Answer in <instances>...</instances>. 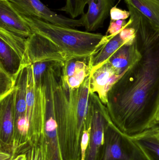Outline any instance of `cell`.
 Returning a JSON list of instances; mask_svg holds the SVG:
<instances>
[{
  "label": "cell",
  "instance_id": "14",
  "mask_svg": "<svg viewBox=\"0 0 159 160\" xmlns=\"http://www.w3.org/2000/svg\"><path fill=\"white\" fill-rule=\"evenodd\" d=\"M135 42L132 44H125L119 49L108 60L117 76L121 77L132 65L137 55Z\"/></svg>",
  "mask_w": 159,
  "mask_h": 160
},
{
  "label": "cell",
  "instance_id": "2",
  "mask_svg": "<svg viewBox=\"0 0 159 160\" xmlns=\"http://www.w3.org/2000/svg\"><path fill=\"white\" fill-rule=\"evenodd\" d=\"M63 65L54 89L58 140L63 160H81L80 142L89 114L90 75L80 87L72 89L62 75Z\"/></svg>",
  "mask_w": 159,
  "mask_h": 160
},
{
  "label": "cell",
  "instance_id": "27",
  "mask_svg": "<svg viewBox=\"0 0 159 160\" xmlns=\"http://www.w3.org/2000/svg\"><path fill=\"white\" fill-rule=\"evenodd\" d=\"M110 18L112 21H116L119 20H125L130 17L129 11L123 10L116 6H114L110 10Z\"/></svg>",
  "mask_w": 159,
  "mask_h": 160
},
{
  "label": "cell",
  "instance_id": "4",
  "mask_svg": "<svg viewBox=\"0 0 159 160\" xmlns=\"http://www.w3.org/2000/svg\"><path fill=\"white\" fill-rule=\"evenodd\" d=\"M101 160H149L133 137L121 132L109 118Z\"/></svg>",
  "mask_w": 159,
  "mask_h": 160
},
{
  "label": "cell",
  "instance_id": "32",
  "mask_svg": "<svg viewBox=\"0 0 159 160\" xmlns=\"http://www.w3.org/2000/svg\"><path fill=\"white\" fill-rule=\"evenodd\" d=\"M156 118H157V121H159V102L158 108L157 112V117H156Z\"/></svg>",
  "mask_w": 159,
  "mask_h": 160
},
{
  "label": "cell",
  "instance_id": "18",
  "mask_svg": "<svg viewBox=\"0 0 159 160\" xmlns=\"http://www.w3.org/2000/svg\"><path fill=\"white\" fill-rule=\"evenodd\" d=\"M149 160H159V138L154 132H145L133 137Z\"/></svg>",
  "mask_w": 159,
  "mask_h": 160
},
{
  "label": "cell",
  "instance_id": "31",
  "mask_svg": "<svg viewBox=\"0 0 159 160\" xmlns=\"http://www.w3.org/2000/svg\"><path fill=\"white\" fill-rule=\"evenodd\" d=\"M150 130L152 131L155 132H159V122L155 123V125Z\"/></svg>",
  "mask_w": 159,
  "mask_h": 160
},
{
  "label": "cell",
  "instance_id": "24",
  "mask_svg": "<svg viewBox=\"0 0 159 160\" xmlns=\"http://www.w3.org/2000/svg\"><path fill=\"white\" fill-rule=\"evenodd\" d=\"M89 0H66L65 4L59 9L70 15L71 18L76 19L85 13L84 9Z\"/></svg>",
  "mask_w": 159,
  "mask_h": 160
},
{
  "label": "cell",
  "instance_id": "13",
  "mask_svg": "<svg viewBox=\"0 0 159 160\" xmlns=\"http://www.w3.org/2000/svg\"><path fill=\"white\" fill-rule=\"evenodd\" d=\"M119 33L115 36H104L91 56L88 58L91 73L106 63L119 49L125 45Z\"/></svg>",
  "mask_w": 159,
  "mask_h": 160
},
{
  "label": "cell",
  "instance_id": "8",
  "mask_svg": "<svg viewBox=\"0 0 159 160\" xmlns=\"http://www.w3.org/2000/svg\"><path fill=\"white\" fill-rule=\"evenodd\" d=\"M29 61L31 65L38 62L64 63L70 58L51 41L36 32L27 38Z\"/></svg>",
  "mask_w": 159,
  "mask_h": 160
},
{
  "label": "cell",
  "instance_id": "15",
  "mask_svg": "<svg viewBox=\"0 0 159 160\" xmlns=\"http://www.w3.org/2000/svg\"><path fill=\"white\" fill-rule=\"evenodd\" d=\"M0 39L5 42L17 54L22 69L31 65L28 55L27 38L0 28Z\"/></svg>",
  "mask_w": 159,
  "mask_h": 160
},
{
  "label": "cell",
  "instance_id": "12",
  "mask_svg": "<svg viewBox=\"0 0 159 160\" xmlns=\"http://www.w3.org/2000/svg\"><path fill=\"white\" fill-rule=\"evenodd\" d=\"M16 88L9 95L0 100V131L1 143L9 145L15 133Z\"/></svg>",
  "mask_w": 159,
  "mask_h": 160
},
{
  "label": "cell",
  "instance_id": "22",
  "mask_svg": "<svg viewBox=\"0 0 159 160\" xmlns=\"http://www.w3.org/2000/svg\"><path fill=\"white\" fill-rule=\"evenodd\" d=\"M16 80L0 65V100L15 90Z\"/></svg>",
  "mask_w": 159,
  "mask_h": 160
},
{
  "label": "cell",
  "instance_id": "28",
  "mask_svg": "<svg viewBox=\"0 0 159 160\" xmlns=\"http://www.w3.org/2000/svg\"><path fill=\"white\" fill-rule=\"evenodd\" d=\"M129 22L127 26L122 27V26H120V25L118 24L116 21H110V24H109V27H108L105 35L110 36L116 35L117 34L119 33L124 28L130 25L132 22L131 20L130 19L129 20Z\"/></svg>",
  "mask_w": 159,
  "mask_h": 160
},
{
  "label": "cell",
  "instance_id": "26",
  "mask_svg": "<svg viewBox=\"0 0 159 160\" xmlns=\"http://www.w3.org/2000/svg\"><path fill=\"white\" fill-rule=\"evenodd\" d=\"M119 35L125 44H132L135 40L136 32L134 28L129 25L124 28L119 33Z\"/></svg>",
  "mask_w": 159,
  "mask_h": 160
},
{
  "label": "cell",
  "instance_id": "9",
  "mask_svg": "<svg viewBox=\"0 0 159 160\" xmlns=\"http://www.w3.org/2000/svg\"><path fill=\"white\" fill-rule=\"evenodd\" d=\"M0 28L26 38L34 33L8 0H0Z\"/></svg>",
  "mask_w": 159,
  "mask_h": 160
},
{
  "label": "cell",
  "instance_id": "11",
  "mask_svg": "<svg viewBox=\"0 0 159 160\" xmlns=\"http://www.w3.org/2000/svg\"><path fill=\"white\" fill-rule=\"evenodd\" d=\"M115 0H89L87 11L80 18L86 32H94L103 26Z\"/></svg>",
  "mask_w": 159,
  "mask_h": 160
},
{
  "label": "cell",
  "instance_id": "25",
  "mask_svg": "<svg viewBox=\"0 0 159 160\" xmlns=\"http://www.w3.org/2000/svg\"><path fill=\"white\" fill-rule=\"evenodd\" d=\"M58 62L47 61L38 62L32 64L33 73L34 77L35 82L36 85H41L43 82L44 75L46 71L51 67L58 63Z\"/></svg>",
  "mask_w": 159,
  "mask_h": 160
},
{
  "label": "cell",
  "instance_id": "30",
  "mask_svg": "<svg viewBox=\"0 0 159 160\" xmlns=\"http://www.w3.org/2000/svg\"><path fill=\"white\" fill-rule=\"evenodd\" d=\"M11 159V157L10 154L1 150L0 160H10Z\"/></svg>",
  "mask_w": 159,
  "mask_h": 160
},
{
  "label": "cell",
  "instance_id": "3",
  "mask_svg": "<svg viewBox=\"0 0 159 160\" xmlns=\"http://www.w3.org/2000/svg\"><path fill=\"white\" fill-rule=\"evenodd\" d=\"M20 15L34 32L51 41L64 52L70 59L90 57L104 36L58 26L35 17Z\"/></svg>",
  "mask_w": 159,
  "mask_h": 160
},
{
  "label": "cell",
  "instance_id": "1",
  "mask_svg": "<svg viewBox=\"0 0 159 160\" xmlns=\"http://www.w3.org/2000/svg\"><path fill=\"white\" fill-rule=\"evenodd\" d=\"M137 48L135 61L111 88L105 105L113 124L133 137L153 127L159 102V28L128 6Z\"/></svg>",
  "mask_w": 159,
  "mask_h": 160
},
{
  "label": "cell",
  "instance_id": "5",
  "mask_svg": "<svg viewBox=\"0 0 159 160\" xmlns=\"http://www.w3.org/2000/svg\"><path fill=\"white\" fill-rule=\"evenodd\" d=\"M28 68L27 116L30 124L26 146L39 140L45 132L44 96L42 84L36 85L32 65Z\"/></svg>",
  "mask_w": 159,
  "mask_h": 160
},
{
  "label": "cell",
  "instance_id": "7",
  "mask_svg": "<svg viewBox=\"0 0 159 160\" xmlns=\"http://www.w3.org/2000/svg\"><path fill=\"white\" fill-rule=\"evenodd\" d=\"M21 15L35 17L54 25L75 29L83 26L81 19L67 18L50 10L40 0H8Z\"/></svg>",
  "mask_w": 159,
  "mask_h": 160
},
{
  "label": "cell",
  "instance_id": "34",
  "mask_svg": "<svg viewBox=\"0 0 159 160\" xmlns=\"http://www.w3.org/2000/svg\"><path fill=\"white\" fill-rule=\"evenodd\" d=\"M81 160H85V159H81Z\"/></svg>",
  "mask_w": 159,
  "mask_h": 160
},
{
  "label": "cell",
  "instance_id": "17",
  "mask_svg": "<svg viewBox=\"0 0 159 160\" xmlns=\"http://www.w3.org/2000/svg\"><path fill=\"white\" fill-rule=\"evenodd\" d=\"M0 65L16 79L22 69L21 62L17 54L2 39H0Z\"/></svg>",
  "mask_w": 159,
  "mask_h": 160
},
{
  "label": "cell",
  "instance_id": "6",
  "mask_svg": "<svg viewBox=\"0 0 159 160\" xmlns=\"http://www.w3.org/2000/svg\"><path fill=\"white\" fill-rule=\"evenodd\" d=\"M91 130L87 160H101L105 145V130L110 118L106 106L95 93L90 94Z\"/></svg>",
  "mask_w": 159,
  "mask_h": 160
},
{
  "label": "cell",
  "instance_id": "20",
  "mask_svg": "<svg viewBox=\"0 0 159 160\" xmlns=\"http://www.w3.org/2000/svg\"><path fill=\"white\" fill-rule=\"evenodd\" d=\"M27 160H50L49 148L46 134L23 149Z\"/></svg>",
  "mask_w": 159,
  "mask_h": 160
},
{
  "label": "cell",
  "instance_id": "29",
  "mask_svg": "<svg viewBox=\"0 0 159 160\" xmlns=\"http://www.w3.org/2000/svg\"><path fill=\"white\" fill-rule=\"evenodd\" d=\"M10 160H27V156L25 153H21L17 155L15 158H11Z\"/></svg>",
  "mask_w": 159,
  "mask_h": 160
},
{
  "label": "cell",
  "instance_id": "33",
  "mask_svg": "<svg viewBox=\"0 0 159 160\" xmlns=\"http://www.w3.org/2000/svg\"><path fill=\"white\" fill-rule=\"evenodd\" d=\"M155 133H156V134H157V135L158 137L159 138V132H155Z\"/></svg>",
  "mask_w": 159,
  "mask_h": 160
},
{
  "label": "cell",
  "instance_id": "16",
  "mask_svg": "<svg viewBox=\"0 0 159 160\" xmlns=\"http://www.w3.org/2000/svg\"><path fill=\"white\" fill-rule=\"evenodd\" d=\"M27 67L21 70L16 80L15 120L20 117L27 115V96L28 89Z\"/></svg>",
  "mask_w": 159,
  "mask_h": 160
},
{
  "label": "cell",
  "instance_id": "10",
  "mask_svg": "<svg viewBox=\"0 0 159 160\" xmlns=\"http://www.w3.org/2000/svg\"><path fill=\"white\" fill-rule=\"evenodd\" d=\"M120 78L116 75L111 65L106 62L91 73L90 92L97 94L101 101L106 105L109 90Z\"/></svg>",
  "mask_w": 159,
  "mask_h": 160
},
{
  "label": "cell",
  "instance_id": "19",
  "mask_svg": "<svg viewBox=\"0 0 159 160\" xmlns=\"http://www.w3.org/2000/svg\"><path fill=\"white\" fill-rule=\"evenodd\" d=\"M159 28V0H125Z\"/></svg>",
  "mask_w": 159,
  "mask_h": 160
},
{
  "label": "cell",
  "instance_id": "21",
  "mask_svg": "<svg viewBox=\"0 0 159 160\" xmlns=\"http://www.w3.org/2000/svg\"><path fill=\"white\" fill-rule=\"evenodd\" d=\"M90 73L88 58L77 59L76 69L74 74L71 78L65 80L70 88L75 89L82 85Z\"/></svg>",
  "mask_w": 159,
  "mask_h": 160
},
{
  "label": "cell",
  "instance_id": "23",
  "mask_svg": "<svg viewBox=\"0 0 159 160\" xmlns=\"http://www.w3.org/2000/svg\"><path fill=\"white\" fill-rule=\"evenodd\" d=\"M49 148L50 160H63L58 140V128L45 130Z\"/></svg>",
  "mask_w": 159,
  "mask_h": 160
}]
</instances>
